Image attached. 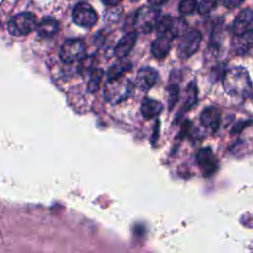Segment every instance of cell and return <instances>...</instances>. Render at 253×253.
<instances>
[{"mask_svg":"<svg viewBox=\"0 0 253 253\" xmlns=\"http://www.w3.org/2000/svg\"><path fill=\"white\" fill-rule=\"evenodd\" d=\"M188 24L184 18L164 16L158 20L156 25L157 34H169L175 38L182 36L188 29Z\"/></svg>","mask_w":253,"mask_h":253,"instance_id":"cell-9","label":"cell"},{"mask_svg":"<svg viewBox=\"0 0 253 253\" xmlns=\"http://www.w3.org/2000/svg\"><path fill=\"white\" fill-rule=\"evenodd\" d=\"M86 43L79 39H70L63 42L59 50V57L64 63H74L86 57Z\"/></svg>","mask_w":253,"mask_h":253,"instance_id":"cell-5","label":"cell"},{"mask_svg":"<svg viewBox=\"0 0 253 253\" xmlns=\"http://www.w3.org/2000/svg\"><path fill=\"white\" fill-rule=\"evenodd\" d=\"M232 33L234 35L243 34L253 30V10L243 9L241 10L232 22Z\"/></svg>","mask_w":253,"mask_h":253,"instance_id":"cell-12","label":"cell"},{"mask_svg":"<svg viewBox=\"0 0 253 253\" xmlns=\"http://www.w3.org/2000/svg\"><path fill=\"white\" fill-rule=\"evenodd\" d=\"M222 86L226 94L232 97L246 98L252 94V82L246 68L234 66L227 69L222 77Z\"/></svg>","mask_w":253,"mask_h":253,"instance_id":"cell-1","label":"cell"},{"mask_svg":"<svg viewBox=\"0 0 253 253\" xmlns=\"http://www.w3.org/2000/svg\"><path fill=\"white\" fill-rule=\"evenodd\" d=\"M163 106L162 104L153 99H144L141 104V115L144 119L150 120L153 118H156L162 111Z\"/></svg>","mask_w":253,"mask_h":253,"instance_id":"cell-17","label":"cell"},{"mask_svg":"<svg viewBox=\"0 0 253 253\" xmlns=\"http://www.w3.org/2000/svg\"><path fill=\"white\" fill-rule=\"evenodd\" d=\"M106 5H110V6H115L118 5L122 0H102Z\"/></svg>","mask_w":253,"mask_h":253,"instance_id":"cell-26","label":"cell"},{"mask_svg":"<svg viewBox=\"0 0 253 253\" xmlns=\"http://www.w3.org/2000/svg\"><path fill=\"white\" fill-rule=\"evenodd\" d=\"M136 40H137L136 31H130V32L126 33L117 42L115 49H114L115 55L120 59L125 58L130 52L132 47L134 46Z\"/></svg>","mask_w":253,"mask_h":253,"instance_id":"cell-15","label":"cell"},{"mask_svg":"<svg viewBox=\"0 0 253 253\" xmlns=\"http://www.w3.org/2000/svg\"><path fill=\"white\" fill-rule=\"evenodd\" d=\"M197 99H198L197 85H196L195 81H192L188 84L187 89H186V98H185L183 110L185 112H187L190 109H192L193 106H195V104L197 102Z\"/></svg>","mask_w":253,"mask_h":253,"instance_id":"cell-18","label":"cell"},{"mask_svg":"<svg viewBox=\"0 0 253 253\" xmlns=\"http://www.w3.org/2000/svg\"><path fill=\"white\" fill-rule=\"evenodd\" d=\"M131 68V63L129 61H126V60H122L116 64H114L110 69H109V72H108V79H111V78H116V77H119V76H123V73L127 71L128 69Z\"/></svg>","mask_w":253,"mask_h":253,"instance_id":"cell-19","label":"cell"},{"mask_svg":"<svg viewBox=\"0 0 253 253\" xmlns=\"http://www.w3.org/2000/svg\"><path fill=\"white\" fill-rule=\"evenodd\" d=\"M149 5L152 6V7H158V6H161V5H164L166 4L169 0H147Z\"/></svg>","mask_w":253,"mask_h":253,"instance_id":"cell-25","label":"cell"},{"mask_svg":"<svg viewBox=\"0 0 253 253\" xmlns=\"http://www.w3.org/2000/svg\"><path fill=\"white\" fill-rule=\"evenodd\" d=\"M253 47V30L234 35L231 40V49L236 55H244Z\"/></svg>","mask_w":253,"mask_h":253,"instance_id":"cell-13","label":"cell"},{"mask_svg":"<svg viewBox=\"0 0 253 253\" xmlns=\"http://www.w3.org/2000/svg\"><path fill=\"white\" fill-rule=\"evenodd\" d=\"M133 82L126 77L119 76L108 80L104 89V97L108 103L116 105L129 98L133 94Z\"/></svg>","mask_w":253,"mask_h":253,"instance_id":"cell-2","label":"cell"},{"mask_svg":"<svg viewBox=\"0 0 253 253\" xmlns=\"http://www.w3.org/2000/svg\"><path fill=\"white\" fill-rule=\"evenodd\" d=\"M221 111L214 106L205 108L200 115V122L203 125V126L210 129L212 132L216 131L217 128L219 127Z\"/></svg>","mask_w":253,"mask_h":253,"instance_id":"cell-11","label":"cell"},{"mask_svg":"<svg viewBox=\"0 0 253 253\" xmlns=\"http://www.w3.org/2000/svg\"><path fill=\"white\" fill-rule=\"evenodd\" d=\"M175 37L169 34H157V38L151 44V53L155 58H164L171 50Z\"/></svg>","mask_w":253,"mask_h":253,"instance_id":"cell-10","label":"cell"},{"mask_svg":"<svg viewBox=\"0 0 253 253\" xmlns=\"http://www.w3.org/2000/svg\"><path fill=\"white\" fill-rule=\"evenodd\" d=\"M131 1H137V0H131Z\"/></svg>","mask_w":253,"mask_h":253,"instance_id":"cell-27","label":"cell"},{"mask_svg":"<svg viewBox=\"0 0 253 253\" xmlns=\"http://www.w3.org/2000/svg\"><path fill=\"white\" fill-rule=\"evenodd\" d=\"M159 20V10L152 6H144L138 9L133 17V25L141 33L152 32Z\"/></svg>","mask_w":253,"mask_h":253,"instance_id":"cell-6","label":"cell"},{"mask_svg":"<svg viewBox=\"0 0 253 253\" xmlns=\"http://www.w3.org/2000/svg\"><path fill=\"white\" fill-rule=\"evenodd\" d=\"M218 0H201L198 3L197 11L200 15H207L216 8Z\"/></svg>","mask_w":253,"mask_h":253,"instance_id":"cell-23","label":"cell"},{"mask_svg":"<svg viewBox=\"0 0 253 253\" xmlns=\"http://www.w3.org/2000/svg\"><path fill=\"white\" fill-rule=\"evenodd\" d=\"M58 31V23L53 18H44L37 25V32L41 38H52Z\"/></svg>","mask_w":253,"mask_h":253,"instance_id":"cell-16","label":"cell"},{"mask_svg":"<svg viewBox=\"0 0 253 253\" xmlns=\"http://www.w3.org/2000/svg\"><path fill=\"white\" fill-rule=\"evenodd\" d=\"M73 22L83 28H91L98 21V14L95 9L86 2L78 3L72 12Z\"/></svg>","mask_w":253,"mask_h":253,"instance_id":"cell-8","label":"cell"},{"mask_svg":"<svg viewBox=\"0 0 253 253\" xmlns=\"http://www.w3.org/2000/svg\"><path fill=\"white\" fill-rule=\"evenodd\" d=\"M179 92H180V89H179V84L177 82L174 81L168 85L167 102H168L169 111H171L174 108V106L176 105V103L179 99Z\"/></svg>","mask_w":253,"mask_h":253,"instance_id":"cell-20","label":"cell"},{"mask_svg":"<svg viewBox=\"0 0 253 253\" xmlns=\"http://www.w3.org/2000/svg\"><path fill=\"white\" fill-rule=\"evenodd\" d=\"M103 78V70L102 69H94L91 73L90 76V80L88 82V89L91 92H97L99 87H100V83L102 81Z\"/></svg>","mask_w":253,"mask_h":253,"instance_id":"cell-22","label":"cell"},{"mask_svg":"<svg viewBox=\"0 0 253 253\" xmlns=\"http://www.w3.org/2000/svg\"><path fill=\"white\" fill-rule=\"evenodd\" d=\"M202 42V35L196 29L187 30L182 36L177 45V55L181 59H188L195 54Z\"/></svg>","mask_w":253,"mask_h":253,"instance_id":"cell-3","label":"cell"},{"mask_svg":"<svg viewBox=\"0 0 253 253\" xmlns=\"http://www.w3.org/2000/svg\"><path fill=\"white\" fill-rule=\"evenodd\" d=\"M243 2L244 0H224L223 5L228 9H235L239 7Z\"/></svg>","mask_w":253,"mask_h":253,"instance_id":"cell-24","label":"cell"},{"mask_svg":"<svg viewBox=\"0 0 253 253\" xmlns=\"http://www.w3.org/2000/svg\"><path fill=\"white\" fill-rule=\"evenodd\" d=\"M198 8L197 0H181L178 5V11L183 16L192 15Z\"/></svg>","mask_w":253,"mask_h":253,"instance_id":"cell-21","label":"cell"},{"mask_svg":"<svg viewBox=\"0 0 253 253\" xmlns=\"http://www.w3.org/2000/svg\"><path fill=\"white\" fill-rule=\"evenodd\" d=\"M196 162L204 177H211L218 170V159L211 147H203L196 154Z\"/></svg>","mask_w":253,"mask_h":253,"instance_id":"cell-7","label":"cell"},{"mask_svg":"<svg viewBox=\"0 0 253 253\" xmlns=\"http://www.w3.org/2000/svg\"><path fill=\"white\" fill-rule=\"evenodd\" d=\"M158 81V72L156 69L150 66L141 67L136 74V84L143 90H150Z\"/></svg>","mask_w":253,"mask_h":253,"instance_id":"cell-14","label":"cell"},{"mask_svg":"<svg viewBox=\"0 0 253 253\" xmlns=\"http://www.w3.org/2000/svg\"><path fill=\"white\" fill-rule=\"evenodd\" d=\"M37 28L36 16L29 12H24L12 17L7 25L8 32L15 37L26 36Z\"/></svg>","mask_w":253,"mask_h":253,"instance_id":"cell-4","label":"cell"}]
</instances>
